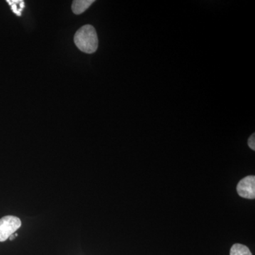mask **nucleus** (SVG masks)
Wrapping results in <instances>:
<instances>
[{
	"label": "nucleus",
	"instance_id": "1",
	"mask_svg": "<svg viewBox=\"0 0 255 255\" xmlns=\"http://www.w3.org/2000/svg\"><path fill=\"white\" fill-rule=\"evenodd\" d=\"M74 41L77 47L87 54L95 53L98 48L97 31L92 25H85L75 33Z\"/></svg>",
	"mask_w": 255,
	"mask_h": 255
},
{
	"label": "nucleus",
	"instance_id": "2",
	"mask_svg": "<svg viewBox=\"0 0 255 255\" xmlns=\"http://www.w3.org/2000/svg\"><path fill=\"white\" fill-rule=\"evenodd\" d=\"M21 221L14 216H6L0 219V242L9 239L21 227Z\"/></svg>",
	"mask_w": 255,
	"mask_h": 255
},
{
	"label": "nucleus",
	"instance_id": "3",
	"mask_svg": "<svg viewBox=\"0 0 255 255\" xmlns=\"http://www.w3.org/2000/svg\"><path fill=\"white\" fill-rule=\"evenodd\" d=\"M238 194L245 199H254L255 198V177L248 176L243 178L238 183L237 187Z\"/></svg>",
	"mask_w": 255,
	"mask_h": 255
},
{
	"label": "nucleus",
	"instance_id": "4",
	"mask_svg": "<svg viewBox=\"0 0 255 255\" xmlns=\"http://www.w3.org/2000/svg\"><path fill=\"white\" fill-rule=\"evenodd\" d=\"M94 2H95L94 0H75L73 1L72 4V9L74 14H81L82 13L85 12Z\"/></svg>",
	"mask_w": 255,
	"mask_h": 255
},
{
	"label": "nucleus",
	"instance_id": "5",
	"mask_svg": "<svg viewBox=\"0 0 255 255\" xmlns=\"http://www.w3.org/2000/svg\"><path fill=\"white\" fill-rule=\"evenodd\" d=\"M230 255H253V254L248 247L236 243L231 248Z\"/></svg>",
	"mask_w": 255,
	"mask_h": 255
},
{
	"label": "nucleus",
	"instance_id": "6",
	"mask_svg": "<svg viewBox=\"0 0 255 255\" xmlns=\"http://www.w3.org/2000/svg\"><path fill=\"white\" fill-rule=\"evenodd\" d=\"M8 3L11 6V9H12L13 12L15 13L17 16H21V11L20 10L18 9L17 6H16V4L19 1V0H13V1H10V0H7Z\"/></svg>",
	"mask_w": 255,
	"mask_h": 255
},
{
	"label": "nucleus",
	"instance_id": "7",
	"mask_svg": "<svg viewBox=\"0 0 255 255\" xmlns=\"http://www.w3.org/2000/svg\"><path fill=\"white\" fill-rule=\"evenodd\" d=\"M248 145L251 147L252 150H255V134L253 133L248 139Z\"/></svg>",
	"mask_w": 255,
	"mask_h": 255
},
{
	"label": "nucleus",
	"instance_id": "8",
	"mask_svg": "<svg viewBox=\"0 0 255 255\" xmlns=\"http://www.w3.org/2000/svg\"><path fill=\"white\" fill-rule=\"evenodd\" d=\"M16 236H17V234L11 235V236H10L9 239L10 240V241H12V240H14V238L16 237Z\"/></svg>",
	"mask_w": 255,
	"mask_h": 255
}]
</instances>
